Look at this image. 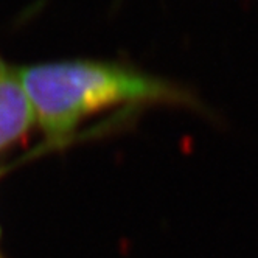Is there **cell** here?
<instances>
[{"label": "cell", "instance_id": "cell-1", "mask_svg": "<svg viewBox=\"0 0 258 258\" xmlns=\"http://www.w3.org/2000/svg\"><path fill=\"white\" fill-rule=\"evenodd\" d=\"M44 150L67 143L81 123L115 107L196 106L188 90L153 73L114 61L59 59L19 67Z\"/></svg>", "mask_w": 258, "mask_h": 258}, {"label": "cell", "instance_id": "cell-3", "mask_svg": "<svg viewBox=\"0 0 258 258\" xmlns=\"http://www.w3.org/2000/svg\"><path fill=\"white\" fill-rule=\"evenodd\" d=\"M5 167H0V177H2L4 176V173H5ZM0 258H4V255H2V252H0Z\"/></svg>", "mask_w": 258, "mask_h": 258}, {"label": "cell", "instance_id": "cell-2", "mask_svg": "<svg viewBox=\"0 0 258 258\" xmlns=\"http://www.w3.org/2000/svg\"><path fill=\"white\" fill-rule=\"evenodd\" d=\"M33 126L34 114L19 67L10 64L0 53V154L21 143Z\"/></svg>", "mask_w": 258, "mask_h": 258}]
</instances>
